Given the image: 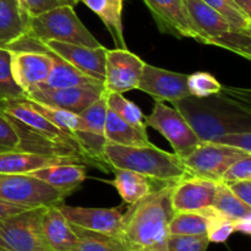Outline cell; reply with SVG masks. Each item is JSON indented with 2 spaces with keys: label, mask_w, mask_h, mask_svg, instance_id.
<instances>
[{
  "label": "cell",
  "mask_w": 251,
  "mask_h": 251,
  "mask_svg": "<svg viewBox=\"0 0 251 251\" xmlns=\"http://www.w3.org/2000/svg\"><path fill=\"white\" fill-rule=\"evenodd\" d=\"M42 228L47 243L53 251H73L77 245V234L63 215L59 205L43 208Z\"/></svg>",
  "instance_id": "cell-18"
},
{
  "label": "cell",
  "mask_w": 251,
  "mask_h": 251,
  "mask_svg": "<svg viewBox=\"0 0 251 251\" xmlns=\"http://www.w3.org/2000/svg\"><path fill=\"white\" fill-rule=\"evenodd\" d=\"M59 208L69 223L75 227L122 238L123 212L118 208L75 207L68 205H59Z\"/></svg>",
  "instance_id": "cell-16"
},
{
  "label": "cell",
  "mask_w": 251,
  "mask_h": 251,
  "mask_svg": "<svg viewBox=\"0 0 251 251\" xmlns=\"http://www.w3.org/2000/svg\"><path fill=\"white\" fill-rule=\"evenodd\" d=\"M223 86L217 78L205 71L188 75V88L190 96L195 98H207L215 96L222 90Z\"/></svg>",
  "instance_id": "cell-34"
},
{
  "label": "cell",
  "mask_w": 251,
  "mask_h": 251,
  "mask_svg": "<svg viewBox=\"0 0 251 251\" xmlns=\"http://www.w3.org/2000/svg\"><path fill=\"white\" fill-rule=\"evenodd\" d=\"M216 142L251 154V131L229 132V134L223 135Z\"/></svg>",
  "instance_id": "cell-40"
},
{
  "label": "cell",
  "mask_w": 251,
  "mask_h": 251,
  "mask_svg": "<svg viewBox=\"0 0 251 251\" xmlns=\"http://www.w3.org/2000/svg\"><path fill=\"white\" fill-rule=\"evenodd\" d=\"M105 93V100H107V107L115 113L119 118L129 123L132 126L137 127L140 130L147 131L146 122H145V114L141 112L139 107L131 100H126L123 96V93Z\"/></svg>",
  "instance_id": "cell-29"
},
{
  "label": "cell",
  "mask_w": 251,
  "mask_h": 251,
  "mask_svg": "<svg viewBox=\"0 0 251 251\" xmlns=\"http://www.w3.org/2000/svg\"><path fill=\"white\" fill-rule=\"evenodd\" d=\"M26 24L27 19L20 11L16 0H0V48L24 36Z\"/></svg>",
  "instance_id": "cell-25"
},
{
  "label": "cell",
  "mask_w": 251,
  "mask_h": 251,
  "mask_svg": "<svg viewBox=\"0 0 251 251\" xmlns=\"http://www.w3.org/2000/svg\"><path fill=\"white\" fill-rule=\"evenodd\" d=\"M104 139L107 144L120 146H147L150 145L147 131L132 126L108 108L104 124Z\"/></svg>",
  "instance_id": "cell-23"
},
{
  "label": "cell",
  "mask_w": 251,
  "mask_h": 251,
  "mask_svg": "<svg viewBox=\"0 0 251 251\" xmlns=\"http://www.w3.org/2000/svg\"><path fill=\"white\" fill-rule=\"evenodd\" d=\"M26 100H28L29 104H31L37 112L41 113V114L43 115L44 118H47L49 122L53 123L55 126H58L59 129H61L63 131L73 135L74 137H75L76 132L86 131L85 122H83L82 118L80 117V114H75V113H71L69 112V110L51 107V105L44 104V103L41 102H36V100H28V98H26Z\"/></svg>",
  "instance_id": "cell-27"
},
{
  "label": "cell",
  "mask_w": 251,
  "mask_h": 251,
  "mask_svg": "<svg viewBox=\"0 0 251 251\" xmlns=\"http://www.w3.org/2000/svg\"><path fill=\"white\" fill-rule=\"evenodd\" d=\"M210 244L207 235H174L167 239V251H206Z\"/></svg>",
  "instance_id": "cell-37"
},
{
  "label": "cell",
  "mask_w": 251,
  "mask_h": 251,
  "mask_svg": "<svg viewBox=\"0 0 251 251\" xmlns=\"http://www.w3.org/2000/svg\"><path fill=\"white\" fill-rule=\"evenodd\" d=\"M207 218V238L210 243H225L234 233V221L208 207L200 211Z\"/></svg>",
  "instance_id": "cell-31"
},
{
  "label": "cell",
  "mask_w": 251,
  "mask_h": 251,
  "mask_svg": "<svg viewBox=\"0 0 251 251\" xmlns=\"http://www.w3.org/2000/svg\"><path fill=\"white\" fill-rule=\"evenodd\" d=\"M16 2L25 19L28 20L48 10L64 6V5H70L75 7L80 2V0H16Z\"/></svg>",
  "instance_id": "cell-36"
},
{
  "label": "cell",
  "mask_w": 251,
  "mask_h": 251,
  "mask_svg": "<svg viewBox=\"0 0 251 251\" xmlns=\"http://www.w3.org/2000/svg\"><path fill=\"white\" fill-rule=\"evenodd\" d=\"M29 176L58 189L66 196L76 190L86 179V164L61 163L38 169Z\"/></svg>",
  "instance_id": "cell-20"
},
{
  "label": "cell",
  "mask_w": 251,
  "mask_h": 251,
  "mask_svg": "<svg viewBox=\"0 0 251 251\" xmlns=\"http://www.w3.org/2000/svg\"><path fill=\"white\" fill-rule=\"evenodd\" d=\"M251 179V154L244 157L239 161L234 162L221 176L220 181L225 184L234 183L240 180H250Z\"/></svg>",
  "instance_id": "cell-39"
},
{
  "label": "cell",
  "mask_w": 251,
  "mask_h": 251,
  "mask_svg": "<svg viewBox=\"0 0 251 251\" xmlns=\"http://www.w3.org/2000/svg\"><path fill=\"white\" fill-rule=\"evenodd\" d=\"M42 43L51 53L60 56L63 60L70 64L71 66L103 83L105 73L107 48H104L103 46L97 47V48H91V47L64 43V42L58 41H46L42 42Z\"/></svg>",
  "instance_id": "cell-15"
},
{
  "label": "cell",
  "mask_w": 251,
  "mask_h": 251,
  "mask_svg": "<svg viewBox=\"0 0 251 251\" xmlns=\"http://www.w3.org/2000/svg\"><path fill=\"white\" fill-rule=\"evenodd\" d=\"M230 22L234 29L251 33V17L247 16L233 0H202Z\"/></svg>",
  "instance_id": "cell-32"
},
{
  "label": "cell",
  "mask_w": 251,
  "mask_h": 251,
  "mask_svg": "<svg viewBox=\"0 0 251 251\" xmlns=\"http://www.w3.org/2000/svg\"><path fill=\"white\" fill-rule=\"evenodd\" d=\"M144 65L145 61L127 49L107 50L103 81L104 92L124 93L137 90Z\"/></svg>",
  "instance_id": "cell-11"
},
{
  "label": "cell",
  "mask_w": 251,
  "mask_h": 251,
  "mask_svg": "<svg viewBox=\"0 0 251 251\" xmlns=\"http://www.w3.org/2000/svg\"><path fill=\"white\" fill-rule=\"evenodd\" d=\"M0 113L16 120L20 124L25 125L27 129L32 130L36 134L48 137V139L60 142V144L70 145V146L80 149L82 151V149L73 135L63 131L58 126H55L53 123L49 122L47 118H44L41 113L37 112L29 104V102L24 96L22 97L0 98Z\"/></svg>",
  "instance_id": "cell-10"
},
{
  "label": "cell",
  "mask_w": 251,
  "mask_h": 251,
  "mask_svg": "<svg viewBox=\"0 0 251 251\" xmlns=\"http://www.w3.org/2000/svg\"><path fill=\"white\" fill-rule=\"evenodd\" d=\"M43 208H29L0 222V247L9 251H53L42 228Z\"/></svg>",
  "instance_id": "cell-6"
},
{
  "label": "cell",
  "mask_w": 251,
  "mask_h": 251,
  "mask_svg": "<svg viewBox=\"0 0 251 251\" xmlns=\"http://www.w3.org/2000/svg\"><path fill=\"white\" fill-rule=\"evenodd\" d=\"M184 4L203 44L227 49L250 60L251 33L234 29L225 16L202 0H184Z\"/></svg>",
  "instance_id": "cell-5"
},
{
  "label": "cell",
  "mask_w": 251,
  "mask_h": 251,
  "mask_svg": "<svg viewBox=\"0 0 251 251\" xmlns=\"http://www.w3.org/2000/svg\"><path fill=\"white\" fill-rule=\"evenodd\" d=\"M0 251H9V250H6V249H4V248L0 247Z\"/></svg>",
  "instance_id": "cell-46"
},
{
  "label": "cell",
  "mask_w": 251,
  "mask_h": 251,
  "mask_svg": "<svg viewBox=\"0 0 251 251\" xmlns=\"http://www.w3.org/2000/svg\"><path fill=\"white\" fill-rule=\"evenodd\" d=\"M104 24L117 48L127 49L123 27L124 0H80Z\"/></svg>",
  "instance_id": "cell-22"
},
{
  "label": "cell",
  "mask_w": 251,
  "mask_h": 251,
  "mask_svg": "<svg viewBox=\"0 0 251 251\" xmlns=\"http://www.w3.org/2000/svg\"><path fill=\"white\" fill-rule=\"evenodd\" d=\"M21 151V136L10 118L0 113V153Z\"/></svg>",
  "instance_id": "cell-38"
},
{
  "label": "cell",
  "mask_w": 251,
  "mask_h": 251,
  "mask_svg": "<svg viewBox=\"0 0 251 251\" xmlns=\"http://www.w3.org/2000/svg\"><path fill=\"white\" fill-rule=\"evenodd\" d=\"M66 195L29 174L0 173V199L27 207L60 205Z\"/></svg>",
  "instance_id": "cell-7"
},
{
  "label": "cell",
  "mask_w": 251,
  "mask_h": 251,
  "mask_svg": "<svg viewBox=\"0 0 251 251\" xmlns=\"http://www.w3.org/2000/svg\"><path fill=\"white\" fill-rule=\"evenodd\" d=\"M115 172V178L113 180V185L117 189L123 200L129 205L136 203L145 196L158 188L154 183H152L147 176L136 172L127 171V169H113Z\"/></svg>",
  "instance_id": "cell-24"
},
{
  "label": "cell",
  "mask_w": 251,
  "mask_h": 251,
  "mask_svg": "<svg viewBox=\"0 0 251 251\" xmlns=\"http://www.w3.org/2000/svg\"><path fill=\"white\" fill-rule=\"evenodd\" d=\"M24 36L41 42L58 41L91 48L102 46L70 5L55 7L28 19Z\"/></svg>",
  "instance_id": "cell-4"
},
{
  "label": "cell",
  "mask_w": 251,
  "mask_h": 251,
  "mask_svg": "<svg viewBox=\"0 0 251 251\" xmlns=\"http://www.w3.org/2000/svg\"><path fill=\"white\" fill-rule=\"evenodd\" d=\"M211 207L232 221L251 216V206L245 205L229 190V188L225 183H221V181L217 183L215 200Z\"/></svg>",
  "instance_id": "cell-28"
},
{
  "label": "cell",
  "mask_w": 251,
  "mask_h": 251,
  "mask_svg": "<svg viewBox=\"0 0 251 251\" xmlns=\"http://www.w3.org/2000/svg\"><path fill=\"white\" fill-rule=\"evenodd\" d=\"M169 234L207 235V218L201 212H176L169 223Z\"/></svg>",
  "instance_id": "cell-30"
},
{
  "label": "cell",
  "mask_w": 251,
  "mask_h": 251,
  "mask_svg": "<svg viewBox=\"0 0 251 251\" xmlns=\"http://www.w3.org/2000/svg\"><path fill=\"white\" fill-rule=\"evenodd\" d=\"M103 92V86H75L61 88L39 86L25 93L24 97L51 107L69 110L75 114H81L92 103H95Z\"/></svg>",
  "instance_id": "cell-12"
},
{
  "label": "cell",
  "mask_w": 251,
  "mask_h": 251,
  "mask_svg": "<svg viewBox=\"0 0 251 251\" xmlns=\"http://www.w3.org/2000/svg\"><path fill=\"white\" fill-rule=\"evenodd\" d=\"M61 163H83L73 157H51L31 152L10 151L0 153V173L29 174L38 169Z\"/></svg>",
  "instance_id": "cell-19"
},
{
  "label": "cell",
  "mask_w": 251,
  "mask_h": 251,
  "mask_svg": "<svg viewBox=\"0 0 251 251\" xmlns=\"http://www.w3.org/2000/svg\"><path fill=\"white\" fill-rule=\"evenodd\" d=\"M234 232H239L242 233V234L250 235L251 234V216L234 221Z\"/></svg>",
  "instance_id": "cell-43"
},
{
  "label": "cell",
  "mask_w": 251,
  "mask_h": 251,
  "mask_svg": "<svg viewBox=\"0 0 251 251\" xmlns=\"http://www.w3.org/2000/svg\"><path fill=\"white\" fill-rule=\"evenodd\" d=\"M233 1L247 16L251 17V0H233Z\"/></svg>",
  "instance_id": "cell-44"
},
{
  "label": "cell",
  "mask_w": 251,
  "mask_h": 251,
  "mask_svg": "<svg viewBox=\"0 0 251 251\" xmlns=\"http://www.w3.org/2000/svg\"><path fill=\"white\" fill-rule=\"evenodd\" d=\"M31 207H27V206L17 205V203L9 202V201H5L0 199V222L7 220L9 217L17 215V213H21L24 211L29 210Z\"/></svg>",
  "instance_id": "cell-42"
},
{
  "label": "cell",
  "mask_w": 251,
  "mask_h": 251,
  "mask_svg": "<svg viewBox=\"0 0 251 251\" xmlns=\"http://www.w3.org/2000/svg\"><path fill=\"white\" fill-rule=\"evenodd\" d=\"M226 185L245 205L251 206V179L250 180L234 181V183L226 184Z\"/></svg>",
  "instance_id": "cell-41"
},
{
  "label": "cell",
  "mask_w": 251,
  "mask_h": 251,
  "mask_svg": "<svg viewBox=\"0 0 251 251\" xmlns=\"http://www.w3.org/2000/svg\"><path fill=\"white\" fill-rule=\"evenodd\" d=\"M137 90L152 96L158 102H172L189 97L188 75L164 70L145 63Z\"/></svg>",
  "instance_id": "cell-14"
},
{
  "label": "cell",
  "mask_w": 251,
  "mask_h": 251,
  "mask_svg": "<svg viewBox=\"0 0 251 251\" xmlns=\"http://www.w3.org/2000/svg\"><path fill=\"white\" fill-rule=\"evenodd\" d=\"M162 33L176 38H190L202 43V37L194 26L184 0H144Z\"/></svg>",
  "instance_id": "cell-13"
},
{
  "label": "cell",
  "mask_w": 251,
  "mask_h": 251,
  "mask_svg": "<svg viewBox=\"0 0 251 251\" xmlns=\"http://www.w3.org/2000/svg\"><path fill=\"white\" fill-rule=\"evenodd\" d=\"M216 97L218 104L205 102L193 96L173 103L185 117L201 142H216L223 135L237 131H251L250 103H240L232 95Z\"/></svg>",
  "instance_id": "cell-2"
},
{
  "label": "cell",
  "mask_w": 251,
  "mask_h": 251,
  "mask_svg": "<svg viewBox=\"0 0 251 251\" xmlns=\"http://www.w3.org/2000/svg\"><path fill=\"white\" fill-rule=\"evenodd\" d=\"M247 156H250V153L217 142H201L183 159V163L191 176L220 181L223 173L234 162Z\"/></svg>",
  "instance_id": "cell-9"
},
{
  "label": "cell",
  "mask_w": 251,
  "mask_h": 251,
  "mask_svg": "<svg viewBox=\"0 0 251 251\" xmlns=\"http://www.w3.org/2000/svg\"><path fill=\"white\" fill-rule=\"evenodd\" d=\"M51 58V68L47 80L44 81L43 87L50 88H61V87H75V86H103L102 82L90 77L86 74L81 73L80 70L71 66L65 60L58 56L56 54L51 53L42 42L34 39ZM39 87V86H38Z\"/></svg>",
  "instance_id": "cell-21"
},
{
  "label": "cell",
  "mask_w": 251,
  "mask_h": 251,
  "mask_svg": "<svg viewBox=\"0 0 251 251\" xmlns=\"http://www.w3.org/2000/svg\"><path fill=\"white\" fill-rule=\"evenodd\" d=\"M132 251H159V250H153V249H137V250H132Z\"/></svg>",
  "instance_id": "cell-45"
},
{
  "label": "cell",
  "mask_w": 251,
  "mask_h": 251,
  "mask_svg": "<svg viewBox=\"0 0 251 251\" xmlns=\"http://www.w3.org/2000/svg\"><path fill=\"white\" fill-rule=\"evenodd\" d=\"M73 227L78 237L77 245L73 251H132L123 238Z\"/></svg>",
  "instance_id": "cell-26"
},
{
  "label": "cell",
  "mask_w": 251,
  "mask_h": 251,
  "mask_svg": "<svg viewBox=\"0 0 251 251\" xmlns=\"http://www.w3.org/2000/svg\"><path fill=\"white\" fill-rule=\"evenodd\" d=\"M176 184L158 186L123 213L122 238L132 250L167 251L169 223L176 213L172 206Z\"/></svg>",
  "instance_id": "cell-1"
},
{
  "label": "cell",
  "mask_w": 251,
  "mask_h": 251,
  "mask_svg": "<svg viewBox=\"0 0 251 251\" xmlns=\"http://www.w3.org/2000/svg\"><path fill=\"white\" fill-rule=\"evenodd\" d=\"M218 181L191 176L173 186L172 206L176 212H200L212 206Z\"/></svg>",
  "instance_id": "cell-17"
},
{
  "label": "cell",
  "mask_w": 251,
  "mask_h": 251,
  "mask_svg": "<svg viewBox=\"0 0 251 251\" xmlns=\"http://www.w3.org/2000/svg\"><path fill=\"white\" fill-rule=\"evenodd\" d=\"M107 100H105V93L90 105L87 109L83 110L80 114L82 120L85 122L86 131L100 137H104V124L105 117H107Z\"/></svg>",
  "instance_id": "cell-33"
},
{
  "label": "cell",
  "mask_w": 251,
  "mask_h": 251,
  "mask_svg": "<svg viewBox=\"0 0 251 251\" xmlns=\"http://www.w3.org/2000/svg\"><path fill=\"white\" fill-rule=\"evenodd\" d=\"M24 91L16 85L10 68V51L0 48V98L22 97Z\"/></svg>",
  "instance_id": "cell-35"
},
{
  "label": "cell",
  "mask_w": 251,
  "mask_h": 251,
  "mask_svg": "<svg viewBox=\"0 0 251 251\" xmlns=\"http://www.w3.org/2000/svg\"><path fill=\"white\" fill-rule=\"evenodd\" d=\"M145 122L147 127H153L168 140L174 153L181 159L188 157L201 144L185 117L176 108L169 107L164 102L156 100L152 113L145 118Z\"/></svg>",
  "instance_id": "cell-8"
},
{
  "label": "cell",
  "mask_w": 251,
  "mask_h": 251,
  "mask_svg": "<svg viewBox=\"0 0 251 251\" xmlns=\"http://www.w3.org/2000/svg\"><path fill=\"white\" fill-rule=\"evenodd\" d=\"M104 158L112 169H127L147 176L158 186L176 184L191 176L183 159L154 145L120 146L105 144Z\"/></svg>",
  "instance_id": "cell-3"
}]
</instances>
